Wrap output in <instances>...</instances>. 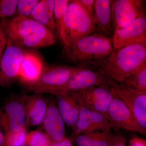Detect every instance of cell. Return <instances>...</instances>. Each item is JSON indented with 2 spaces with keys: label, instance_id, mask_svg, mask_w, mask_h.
<instances>
[{
  "label": "cell",
  "instance_id": "7a4b0ae2",
  "mask_svg": "<svg viewBox=\"0 0 146 146\" xmlns=\"http://www.w3.org/2000/svg\"><path fill=\"white\" fill-rule=\"evenodd\" d=\"M0 25L6 36L15 40L27 50H35L51 46L55 36L48 29L29 18L15 16L1 19Z\"/></svg>",
  "mask_w": 146,
  "mask_h": 146
},
{
  "label": "cell",
  "instance_id": "83f0119b",
  "mask_svg": "<svg viewBox=\"0 0 146 146\" xmlns=\"http://www.w3.org/2000/svg\"><path fill=\"white\" fill-rule=\"evenodd\" d=\"M78 1L94 18V0H78Z\"/></svg>",
  "mask_w": 146,
  "mask_h": 146
},
{
  "label": "cell",
  "instance_id": "5b68a950",
  "mask_svg": "<svg viewBox=\"0 0 146 146\" xmlns=\"http://www.w3.org/2000/svg\"><path fill=\"white\" fill-rule=\"evenodd\" d=\"M79 66H52L46 67L36 83L29 88L35 94L56 95L58 91L69 81Z\"/></svg>",
  "mask_w": 146,
  "mask_h": 146
},
{
  "label": "cell",
  "instance_id": "5bb4252c",
  "mask_svg": "<svg viewBox=\"0 0 146 146\" xmlns=\"http://www.w3.org/2000/svg\"><path fill=\"white\" fill-rule=\"evenodd\" d=\"M112 129L108 120L99 112L86 108L80 107L78 119L72 129L73 136Z\"/></svg>",
  "mask_w": 146,
  "mask_h": 146
},
{
  "label": "cell",
  "instance_id": "d4e9b609",
  "mask_svg": "<svg viewBox=\"0 0 146 146\" xmlns=\"http://www.w3.org/2000/svg\"><path fill=\"white\" fill-rule=\"evenodd\" d=\"M51 141L46 133L41 131H33L27 134L26 143L29 146H50Z\"/></svg>",
  "mask_w": 146,
  "mask_h": 146
},
{
  "label": "cell",
  "instance_id": "ac0fdd59",
  "mask_svg": "<svg viewBox=\"0 0 146 146\" xmlns=\"http://www.w3.org/2000/svg\"><path fill=\"white\" fill-rule=\"evenodd\" d=\"M94 18L97 33L107 37L112 35L114 31L110 0H94Z\"/></svg>",
  "mask_w": 146,
  "mask_h": 146
},
{
  "label": "cell",
  "instance_id": "7c38bea8",
  "mask_svg": "<svg viewBox=\"0 0 146 146\" xmlns=\"http://www.w3.org/2000/svg\"><path fill=\"white\" fill-rule=\"evenodd\" d=\"M114 91L107 117L112 128L125 129L142 134L133 115Z\"/></svg>",
  "mask_w": 146,
  "mask_h": 146
},
{
  "label": "cell",
  "instance_id": "484cf974",
  "mask_svg": "<svg viewBox=\"0 0 146 146\" xmlns=\"http://www.w3.org/2000/svg\"><path fill=\"white\" fill-rule=\"evenodd\" d=\"M40 0H18L16 16L30 18L33 11Z\"/></svg>",
  "mask_w": 146,
  "mask_h": 146
},
{
  "label": "cell",
  "instance_id": "9a60e30c",
  "mask_svg": "<svg viewBox=\"0 0 146 146\" xmlns=\"http://www.w3.org/2000/svg\"><path fill=\"white\" fill-rule=\"evenodd\" d=\"M45 68L39 55L27 50L21 63L18 78L29 88L38 80Z\"/></svg>",
  "mask_w": 146,
  "mask_h": 146
},
{
  "label": "cell",
  "instance_id": "4fadbf2b",
  "mask_svg": "<svg viewBox=\"0 0 146 146\" xmlns=\"http://www.w3.org/2000/svg\"><path fill=\"white\" fill-rule=\"evenodd\" d=\"M146 40V13L114 32L113 49L116 50Z\"/></svg>",
  "mask_w": 146,
  "mask_h": 146
},
{
  "label": "cell",
  "instance_id": "e0dca14e",
  "mask_svg": "<svg viewBox=\"0 0 146 146\" xmlns=\"http://www.w3.org/2000/svg\"><path fill=\"white\" fill-rule=\"evenodd\" d=\"M48 102L42 94H34L26 96L25 102L27 126H35L43 122Z\"/></svg>",
  "mask_w": 146,
  "mask_h": 146
},
{
  "label": "cell",
  "instance_id": "6da1fadb",
  "mask_svg": "<svg viewBox=\"0 0 146 146\" xmlns=\"http://www.w3.org/2000/svg\"><path fill=\"white\" fill-rule=\"evenodd\" d=\"M146 62L145 40L113 50L106 59L92 70L101 72L120 84Z\"/></svg>",
  "mask_w": 146,
  "mask_h": 146
},
{
  "label": "cell",
  "instance_id": "d6a6232c",
  "mask_svg": "<svg viewBox=\"0 0 146 146\" xmlns=\"http://www.w3.org/2000/svg\"><path fill=\"white\" fill-rule=\"evenodd\" d=\"M4 140V135L0 129V146H3Z\"/></svg>",
  "mask_w": 146,
  "mask_h": 146
},
{
  "label": "cell",
  "instance_id": "ba28073f",
  "mask_svg": "<svg viewBox=\"0 0 146 146\" xmlns=\"http://www.w3.org/2000/svg\"><path fill=\"white\" fill-rule=\"evenodd\" d=\"M116 83L107 75L101 72L80 67L68 82L58 90L56 96L93 86L112 87Z\"/></svg>",
  "mask_w": 146,
  "mask_h": 146
},
{
  "label": "cell",
  "instance_id": "1f68e13d",
  "mask_svg": "<svg viewBox=\"0 0 146 146\" xmlns=\"http://www.w3.org/2000/svg\"><path fill=\"white\" fill-rule=\"evenodd\" d=\"M111 146H127L125 138L119 131L117 133V137Z\"/></svg>",
  "mask_w": 146,
  "mask_h": 146
},
{
  "label": "cell",
  "instance_id": "cb8c5ba5",
  "mask_svg": "<svg viewBox=\"0 0 146 146\" xmlns=\"http://www.w3.org/2000/svg\"><path fill=\"white\" fill-rule=\"evenodd\" d=\"M69 0H54V18L56 35L60 33L65 13L68 8Z\"/></svg>",
  "mask_w": 146,
  "mask_h": 146
},
{
  "label": "cell",
  "instance_id": "52a82bcc",
  "mask_svg": "<svg viewBox=\"0 0 146 146\" xmlns=\"http://www.w3.org/2000/svg\"><path fill=\"white\" fill-rule=\"evenodd\" d=\"M69 92L80 107L99 112L107 119L108 109L114 95L112 87L93 86L80 91Z\"/></svg>",
  "mask_w": 146,
  "mask_h": 146
},
{
  "label": "cell",
  "instance_id": "7402d4cb",
  "mask_svg": "<svg viewBox=\"0 0 146 146\" xmlns=\"http://www.w3.org/2000/svg\"><path fill=\"white\" fill-rule=\"evenodd\" d=\"M120 84L138 91H146V62Z\"/></svg>",
  "mask_w": 146,
  "mask_h": 146
},
{
  "label": "cell",
  "instance_id": "8fae6325",
  "mask_svg": "<svg viewBox=\"0 0 146 146\" xmlns=\"http://www.w3.org/2000/svg\"><path fill=\"white\" fill-rule=\"evenodd\" d=\"M143 0L110 1L113 31L146 13Z\"/></svg>",
  "mask_w": 146,
  "mask_h": 146
},
{
  "label": "cell",
  "instance_id": "2e32d148",
  "mask_svg": "<svg viewBox=\"0 0 146 146\" xmlns=\"http://www.w3.org/2000/svg\"><path fill=\"white\" fill-rule=\"evenodd\" d=\"M42 123L46 133L52 141H59L66 136L65 123L54 101L48 102Z\"/></svg>",
  "mask_w": 146,
  "mask_h": 146
},
{
  "label": "cell",
  "instance_id": "ffe728a7",
  "mask_svg": "<svg viewBox=\"0 0 146 146\" xmlns=\"http://www.w3.org/2000/svg\"><path fill=\"white\" fill-rule=\"evenodd\" d=\"M117 136L110 129L82 133L73 136L72 139L77 146H111Z\"/></svg>",
  "mask_w": 146,
  "mask_h": 146
},
{
  "label": "cell",
  "instance_id": "3957f363",
  "mask_svg": "<svg viewBox=\"0 0 146 146\" xmlns=\"http://www.w3.org/2000/svg\"><path fill=\"white\" fill-rule=\"evenodd\" d=\"M113 50L109 38L97 33L82 38L72 46H64V54L69 61L91 70L106 59Z\"/></svg>",
  "mask_w": 146,
  "mask_h": 146
},
{
  "label": "cell",
  "instance_id": "8992f818",
  "mask_svg": "<svg viewBox=\"0 0 146 146\" xmlns=\"http://www.w3.org/2000/svg\"><path fill=\"white\" fill-rule=\"evenodd\" d=\"M7 44L0 62V86L9 87L18 78L19 70L27 50L6 36Z\"/></svg>",
  "mask_w": 146,
  "mask_h": 146
},
{
  "label": "cell",
  "instance_id": "277c9868",
  "mask_svg": "<svg viewBox=\"0 0 146 146\" xmlns=\"http://www.w3.org/2000/svg\"><path fill=\"white\" fill-rule=\"evenodd\" d=\"M95 31L94 18L78 0L70 1L58 36L64 46H72Z\"/></svg>",
  "mask_w": 146,
  "mask_h": 146
},
{
  "label": "cell",
  "instance_id": "603a6c76",
  "mask_svg": "<svg viewBox=\"0 0 146 146\" xmlns=\"http://www.w3.org/2000/svg\"><path fill=\"white\" fill-rule=\"evenodd\" d=\"M27 134V127L18 131L6 132L3 146H25Z\"/></svg>",
  "mask_w": 146,
  "mask_h": 146
},
{
  "label": "cell",
  "instance_id": "44dd1931",
  "mask_svg": "<svg viewBox=\"0 0 146 146\" xmlns=\"http://www.w3.org/2000/svg\"><path fill=\"white\" fill-rule=\"evenodd\" d=\"M56 35L54 18V0H40L30 18Z\"/></svg>",
  "mask_w": 146,
  "mask_h": 146
},
{
  "label": "cell",
  "instance_id": "4dcf8cb0",
  "mask_svg": "<svg viewBox=\"0 0 146 146\" xmlns=\"http://www.w3.org/2000/svg\"><path fill=\"white\" fill-rule=\"evenodd\" d=\"M50 146H73L72 140L65 136L59 141H51Z\"/></svg>",
  "mask_w": 146,
  "mask_h": 146
},
{
  "label": "cell",
  "instance_id": "9c48e42d",
  "mask_svg": "<svg viewBox=\"0 0 146 146\" xmlns=\"http://www.w3.org/2000/svg\"><path fill=\"white\" fill-rule=\"evenodd\" d=\"M135 118L142 134L146 133V91H140L116 82L112 86Z\"/></svg>",
  "mask_w": 146,
  "mask_h": 146
},
{
  "label": "cell",
  "instance_id": "f1b7e54d",
  "mask_svg": "<svg viewBox=\"0 0 146 146\" xmlns=\"http://www.w3.org/2000/svg\"><path fill=\"white\" fill-rule=\"evenodd\" d=\"M6 44V36L1 26L0 25V62Z\"/></svg>",
  "mask_w": 146,
  "mask_h": 146
},
{
  "label": "cell",
  "instance_id": "30bf717a",
  "mask_svg": "<svg viewBox=\"0 0 146 146\" xmlns=\"http://www.w3.org/2000/svg\"><path fill=\"white\" fill-rule=\"evenodd\" d=\"M26 96L8 100L0 109V126L7 131H18L27 127L25 102Z\"/></svg>",
  "mask_w": 146,
  "mask_h": 146
},
{
  "label": "cell",
  "instance_id": "4316f807",
  "mask_svg": "<svg viewBox=\"0 0 146 146\" xmlns=\"http://www.w3.org/2000/svg\"><path fill=\"white\" fill-rule=\"evenodd\" d=\"M18 0H0V18L9 19L16 15Z\"/></svg>",
  "mask_w": 146,
  "mask_h": 146
},
{
  "label": "cell",
  "instance_id": "f546056e",
  "mask_svg": "<svg viewBox=\"0 0 146 146\" xmlns=\"http://www.w3.org/2000/svg\"><path fill=\"white\" fill-rule=\"evenodd\" d=\"M128 146H146V141L144 138L133 136L129 141Z\"/></svg>",
  "mask_w": 146,
  "mask_h": 146
},
{
  "label": "cell",
  "instance_id": "d6986e66",
  "mask_svg": "<svg viewBox=\"0 0 146 146\" xmlns=\"http://www.w3.org/2000/svg\"><path fill=\"white\" fill-rule=\"evenodd\" d=\"M56 96V104L64 123L72 129L78 119L80 106L70 92Z\"/></svg>",
  "mask_w": 146,
  "mask_h": 146
}]
</instances>
